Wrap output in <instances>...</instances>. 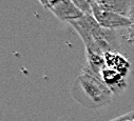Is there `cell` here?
I'll return each mask as SVG.
<instances>
[{
  "mask_svg": "<svg viewBox=\"0 0 134 121\" xmlns=\"http://www.w3.org/2000/svg\"><path fill=\"white\" fill-rule=\"evenodd\" d=\"M71 1L83 15H92V1L91 0H71Z\"/></svg>",
  "mask_w": 134,
  "mask_h": 121,
  "instance_id": "cell-8",
  "label": "cell"
},
{
  "mask_svg": "<svg viewBox=\"0 0 134 121\" xmlns=\"http://www.w3.org/2000/svg\"><path fill=\"white\" fill-rule=\"evenodd\" d=\"M129 3L130 5H134V0H129Z\"/></svg>",
  "mask_w": 134,
  "mask_h": 121,
  "instance_id": "cell-14",
  "label": "cell"
},
{
  "mask_svg": "<svg viewBox=\"0 0 134 121\" xmlns=\"http://www.w3.org/2000/svg\"><path fill=\"white\" fill-rule=\"evenodd\" d=\"M128 18L130 19L132 25H134V5H130L129 13H128Z\"/></svg>",
  "mask_w": 134,
  "mask_h": 121,
  "instance_id": "cell-10",
  "label": "cell"
},
{
  "mask_svg": "<svg viewBox=\"0 0 134 121\" xmlns=\"http://www.w3.org/2000/svg\"><path fill=\"white\" fill-rule=\"evenodd\" d=\"M72 95L83 106L96 108L108 104L113 93L103 80L82 73L73 84Z\"/></svg>",
  "mask_w": 134,
  "mask_h": 121,
  "instance_id": "cell-1",
  "label": "cell"
},
{
  "mask_svg": "<svg viewBox=\"0 0 134 121\" xmlns=\"http://www.w3.org/2000/svg\"><path fill=\"white\" fill-rule=\"evenodd\" d=\"M130 120H134V111L126 113V114H124L121 116H118L114 119H111L109 121H130Z\"/></svg>",
  "mask_w": 134,
  "mask_h": 121,
  "instance_id": "cell-9",
  "label": "cell"
},
{
  "mask_svg": "<svg viewBox=\"0 0 134 121\" xmlns=\"http://www.w3.org/2000/svg\"><path fill=\"white\" fill-rule=\"evenodd\" d=\"M58 19L62 21H70L81 17L83 14L74 5L71 0H59L48 8Z\"/></svg>",
  "mask_w": 134,
  "mask_h": 121,
  "instance_id": "cell-3",
  "label": "cell"
},
{
  "mask_svg": "<svg viewBox=\"0 0 134 121\" xmlns=\"http://www.w3.org/2000/svg\"><path fill=\"white\" fill-rule=\"evenodd\" d=\"M129 41L134 44V25L129 27Z\"/></svg>",
  "mask_w": 134,
  "mask_h": 121,
  "instance_id": "cell-11",
  "label": "cell"
},
{
  "mask_svg": "<svg viewBox=\"0 0 134 121\" xmlns=\"http://www.w3.org/2000/svg\"><path fill=\"white\" fill-rule=\"evenodd\" d=\"M48 1V8L50 7V5H52V4H54V3H56L57 1H59V0H47ZM47 8V9H48Z\"/></svg>",
  "mask_w": 134,
  "mask_h": 121,
  "instance_id": "cell-12",
  "label": "cell"
},
{
  "mask_svg": "<svg viewBox=\"0 0 134 121\" xmlns=\"http://www.w3.org/2000/svg\"><path fill=\"white\" fill-rule=\"evenodd\" d=\"M104 58H105V61H106V65L108 68L116 70L124 77L129 72V70H130L129 61L122 55H120L118 52H108L105 54Z\"/></svg>",
  "mask_w": 134,
  "mask_h": 121,
  "instance_id": "cell-6",
  "label": "cell"
},
{
  "mask_svg": "<svg viewBox=\"0 0 134 121\" xmlns=\"http://www.w3.org/2000/svg\"><path fill=\"white\" fill-rule=\"evenodd\" d=\"M93 3H96L97 5L105 10L115 12L128 17V13L130 9L129 0H97L96 2Z\"/></svg>",
  "mask_w": 134,
  "mask_h": 121,
  "instance_id": "cell-7",
  "label": "cell"
},
{
  "mask_svg": "<svg viewBox=\"0 0 134 121\" xmlns=\"http://www.w3.org/2000/svg\"><path fill=\"white\" fill-rule=\"evenodd\" d=\"M102 78L105 84L109 87V89L113 94H120L127 86L125 77L114 69L106 66L102 72Z\"/></svg>",
  "mask_w": 134,
  "mask_h": 121,
  "instance_id": "cell-4",
  "label": "cell"
},
{
  "mask_svg": "<svg viewBox=\"0 0 134 121\" xmlns=\"http://www.w3.org/2000/svg\"><path fill=\"white\" fill-rule=\"evenodd\" d=\"M38 1H39L44 8H48V1H47V0H38Z\"/></svg>",
  "mask_w": 134,
  "mask_h": 121,
  "instance_id": "cell-13",
  "label": "cell"
},
{
  "mask_svg": "<svg viewBox=\"0 0 134 121\" xmlns=\"http://www.w3.org/2000/svg\"><path fill=\"white\" fill-rule=\"evenodd\" d=\"M130 121H134V120H130Z\"/></svg>",
  "mask_w": 134,
  "mask_h": 121,
  "instance_id": "cell-15",
  "label": "cell"
},
{
  "mask_svg": "<svg viewBox=\"0 0 134 121\" xmlns=\"http://www.w3.org/2000/svg\"><path fill=\"white\" fill-rule=\"evenodd\" d=\"M68 22L71 24V26L80 36L82 42L85 43L86 50L92 49L95 44V39L92 35L91 28H90V25H89V22L87 19V15H82L81 17L74 19V20H70Z\"/></svg>",
  "mask_w": 134,
  "mask_h": 121,
  "instance_id": "cell-5",
  "label": "cell"
},
{
  "mask_svg": "<svg viewBox=\"0 0 134 121\" xmlns=\"http://www.w3.org/2000/svg\"><path fill=\"white\" fill-rule=\"evenodd\" d=\"M92 15L99 23V25L103 26L104 28L114 29L116 27H121V26L130 27L132 25L130 19L127 16L105 10L93 2H92Z\"/></svg>",
  "mask_w": 134,
  "mask_h": 121,
  "instance_id": "cell-2",
  "label": "cell"
}]
</instances>
